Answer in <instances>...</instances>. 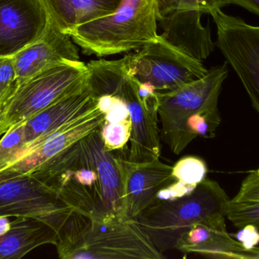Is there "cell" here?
I'll return each mask as SVG.
<instances>
[{
	"label": "cell",
	"mask_w": 259,
	"mask_h": 259,
	"mask_svg": "<svg viewBox=\"0 0 259 259\" xmlns=\"http://www.w3.org/2000/svg\"><path fill=\"white\" fill-rule=\"evenodd\" d=\"M87 66L93 94L115 93L127 103L132 123L127 161L146 163L160 160L158 93L131 76L125 56L117 60H92Z\"/></svg>",
	"instance_id": "cell-3"
},
{
	"label": "cell",
	"mask_w": 259,
	"mask_h": 259,
	"mask_svg": "<svg viewBox=\"0 0 259 259\" xmlns=\"http://www.w3.org/2000/svg\"><path fill=\"white\" fill-rule=\"evenodd\" d=\"M209 15L217 29L216 45L231 65L259 114V27L214 9Z\"/></svg>",
	"instance_id": "cell-9"
},
{
	"label": "cell",
	"mask_w": 259,
	"mask_h": 259,
	"mask_svg": "<svg viewBox=\"0 0 259 259\" xmlns=\"http://www.w3.org/2000/svg\"><path fill=\"white\" fill-rule=\"evenodd\" d=\"M58 231L47 222L32 217H16L10 230L0 234V259L21 258L36 248L56 246Z\"/></svg>",
	"instance_id": "cell-17"
},
{
	"label": "cell",
	"mask_w": 259,
	"mask_h": 259,
	"mask_svg": "<svg viewBox=\"0 0 259 259\" xmlns=\"http://www.w3.org/2000/svg\"><path fill=\"white\" fill-rule=\"evenodd\" d=\"M236 201H259V167L252 170L242 182Z\"/></svg>",
	"instance_id": "cell-23"
},
{
	"label": "cell",
	"mask_w": 259,
	"mask_h": 259,
	"mask_svg": "<svg viewBox=\"0 0 259 259\" xmlns=\"http://www.w3.org/2000/svg\"><path fill=\"white\" fill-rule=\"evenodd\" d=\"M198 10L202 15L210 14L214 9H222L227 6L225 0H196Z\"/></svg>",
	"instance_id": "cell-24"
},
{
	"label": "cell",
	"mask_w": 259,
	"mask_h": 259,
	"mask_svg": "<svg viewBox=\"0 0 259 259\" xmlns=\"http://www.w3.org/2000/svg\"><path fill=\"white\" fill-rule=\"evenodd\" d=\"M62 259H161L135 219H92L74 212L58 233Z\"/></svg>",
	"instance_id": "cell-4"
},
{
	"label": "cell",
	"mask_w": 259,
	"mask_h": 259,
	"mask_svg": "<svg viewBox=\"0 0 259 259\" xmlns=\"http://www.w3.org/2000/svg\"><path fill=\"white\" fill-rule=\"evenodd\" d=\"M125 57L131 76L158 93L175 91L208 72L202 60L161 34Z\"/></svg>",
	"instance_id": "cell-8"
},
{
	"label": "cell",
	"mask_w": 259,
	"mask_h": 259,
	"mask_svg": "<svg viewBox=\"0 0 259 259\" xmlns=\"http://www.w3.org/2000/svg\"><path fill=\"white\" fill-rule=\"evenodd\" d=\"M105 147L100 129L71 146L33 176L75 213L89 218L127 217L123 163Z\"/></svg>",
	"instance_id": "cell-1"
},
{
	"label": "cell",
	"mask_w": 259,
	"mask_h": 259,
	"mask_svg": "<svg viewBox=\"0 0 259 259\" xmlns=\"http://www.w3.org/2000/svg\"><path fill=\"white\" fill-rule=\"evenodd\" d=\"M88 78L72 91L23 123L27 147L40 142L70 120L97 104Z\"/></svg>",
	"instance_id": "cell-15"
},
{
	"label": "cell",
	"mask_w": 259,
	"mask_h": 259,
	"mask_svg": "<svg viewBox=\"0 0 259 259\" xmlns=\"http://www.w3.org/2000/svg\"><path fill=\"white\" fill-rule=\"evenodd\" d=\"M88 75V66L83 62L66 61L18 85L2 112L0 137L72 91Z\"/></svg>",
	"instance_id": "cell-7"
},
{
	"label": "cell",
	"mask_w": 259,
	"mask_h": 259,
	"mask_svg": "<svg viewBox=\"0 0 259 259\" xmlns=\"http://www.w3.org/2000/svg\"><path fill=\"white\" fill-rule=\"evenodd\" d=\"M49 23L41 0H0V57H13L36 41Z\"/></svg>",
	"instance_id": "cell-12"
},
{
	"label": "cell",
	"mask_w": 259,
	"mask_h": 259,
	"mask_svg": "<svg viewBox=\"0 0 259 259\" xmlns=\"http://www.w3.org/2000/svg\"><path fill=\"white\" fill-rule=\"evenodd\" d=\"M74 212L49 187L30 176H0V216L36 217L59 233Z\"/></svg>",
	"instance_id": "cell-10"
},
{
	"label": "cell",
	"mask_w": 259,
	"mask_h": 259,
	"mask_svg": "<svg viewBox=\"0 0 259 259\" xmlns=\"http://www.w3.org/2000/svg\"><path fill=\"white\" fill-rule=\"evenodd\" d=\"M172 166L160 160L146 163H123L124 205L126 217L136 219L153 205L161 190L173 182Z\"/></svg>",
	"instance_id": "cell-14"
},
{
	"label": "cell",
	"mask_w": 259,
	"mask_h": 259,
	"mask_svg": "<svg viewBox=\"0 0 259 259\" xmlns=\"http://www.w3.org/2000/svg\"><path fill=\"white\" fill-rule=\"evenodd\" d=\"M226 217L239 229H254L259 236V201L230 199L226 207Z\"/></svg>",
	"instance_id": "cell-20"
},
{
	"label": "cell",
	"mask_w": 259,
	"mask_h": 259,
	"mask_svg": "<svg viewBox=\"0 0 259 259\" xmlns=\"http://www.w3.org/2000/svg\"><path fill=\"white\" fill-rule=\"evenodd\" d=\"M157 0H121L115 12L68 32L84 54L99 57L140 50L155 41Z\"/></svg>",
	"instance_id": "cell-6"
},
{
	"label": "cell",
	"mask_w": 259,
	"mask_h": 259,
	"mask_svg": "<svg viewBox=\"0 0 259 259\" xmlns=\"http://www.w3.org/2000/svg\"><path fill=\"white\" fill-rule=\"evenodd\" d=\"M26 146L23 123L5 133L0 138V170L19 159Z\"/></svg>",
	"instance_id": "cell-21"
},
{
	"label": "cell",
	"mask_w": 259,
	"mask_h": 259,
	"mask_svg": "<svg viewBox=\"0 0 259 259\" xmlns=\"http://www.w3.org/2000/svg\"><path fill=\"white\" fill-rule=\"evenodd\" d=\"M103 122L104 115L97 103L46 137L40 142L24 149L19 159L0 170V176L33 177L71 146L99 130Z\"/></svg>",
	"instance_id": "cell-11"
},
{
	"label": "cell",
	"mask_w": 259,
	"mask_h": 259,
	"mask_svg": "<svg viewBox=\"0 0 259 259\" xmlns=\"http://www.w3.org/2000/svg\"><path fill=\"white\" fill-rule=\"evenodd\" d=\"M79 59L78 50L70 35L56 28L50 21L36 41L12 57L17 87L54 65Z\"/></svg>",
	"instance_id": "cell-13"
},
{
	"label": "cell",
	"mask_w": 259,
	"mask_h": 259,
	"mask_svg": "<svg viewBox=\"0 0 259 259\" xmlns=\"http://www.w3.org/2000/svg\"><path fill=\"white\" fill-rule=\"evenodd\" d=\"M11 227H12V221L9 220V217L0 216V234L9 231Z\"/></svg>",
	"instance_id": "cell-26"
},
{
	"label": "cell",
	"mask_w": 259,
	"mask_h": 259,
	"mask_svg": "<svg viewBox=\"0 0 259 259\" xmlns=\"http://www.w3.org/2000/svg\"><path fill=\"white\" fill-rule=\"evenodd\" d=\"M226 5L234 4L259 16V0H225Z\"/></svg>",
	"instance_id": "cell-25"
},
{
	"label": "cell",
	"mask_w": 259,
	"mask_h": 259,
	"mask_svg": "<svg viewBox=\"0 0 259 259\" xmlns=\"http://www.w3.org/2000/svg\"><path fill=\"white\" fill-rule=\"evenodd\" d=\"M228 71L226 62L178 89L158 93L160 134L175 155H180L196 138L214 136L222 121L219 95Z\"/></svg>",
	"instance_id": "cell-2"
},
{
	"label": "cell",
	"mask_w": 259,
	"mask_h": 259,
	"mask_svg": "<svg viewBox=\"0 0 259 259\" xmlns=\"http://www.w3.org/2000/svg\"><path fill=\"white\" fill-rule=\"evenodd\" d=\"M229 200L219 182L205 178L186 196L157 201L135 220L163 254L176 249L181 236L196 224L226 225Z\"/></svg>",
	"instance_id": "cell-5"
},
{
	"label": "cell",
	"mask_w": 259,
	"mask_h": 259,
	"mask_svg": "<svg viewBox=\"0 0 259 259\" xmlns=\"http://www.w3.org/2000/svg\"><path fill=\"white\" fill-rule=\"evenodd\" d=\"M50 22L64 33L115 12L121 0H41Z\"/></svg>",
	"instance_id": "cell-18"
},
{
	"label": "cell",
	"mask_w": 259,
	"mask_h": 259,
	"mask_svg": "<svg viewBox=\"0 0 259 259\" xmlns=\"http://www.w3.org/2000/svg\"><path fill=\"white\" fill-rule=\"evenodd\" d=\"M208 167L198 157L187 156L180 159L172 167L173 182L161 190L157 201L171 200L191 193L206 178Z\"/></svg>",
	"instance_id": "cell-19"
},
{
	"label": "cell",
	"mask_w": 259,
	"mask_h": 259,
	"mask_svg": "<svg viewBox=\"0 0 259 259\" xmlns=\"http://www.w3.org/2000/svg\"><path fill=\"white\" fill-rule=\"evenodd\" d=\"M16 88V72L12 57H0V117Z\"/></svg>",
	"instance_id": "cell-22"
},
{
	"label": "cell",
	"mask_w": 259,
	"mask_h": 259,
	"mask_svg": "<svg viewBox=\"0 0 259 259\" xmlns=\"http://www.w3.org/2000/svg\"><path fill=\"white\" fill-rule=\"evenodd\" d=\"M176 249L213 258H259V247L231 237L226 225L201 223L192 226L178 240Z\"/></svg>",
	"instance_id": "cell-16"
}]
</instances>
